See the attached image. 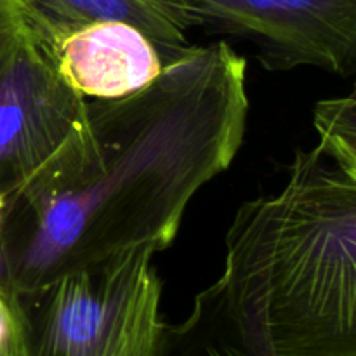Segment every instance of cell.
<instances>
[{
    "label": "cell",
    "mask_w": 356,
    "mask_h": 356,
    "mask_svg": "<svg viewBox=\"0 0 356 356\" xmlns=\"http://www.w3.org/2000/svg\"><path fill=\"white\" fill-rule=\"evenodd\" d=\"M197 24L250 40L270 70L356 73V0H169Z\"/></svg>",
    "instance_id": "277c9868"
},
{
    "label": "cell",
    "mask_w": 356,
    "mask_h": 356,
    "mask_svg": "<svg viewBox=\"0 0 356 356\" xmlns=\"http://www.w3.org/2000/svg\"><path fill=\"white\" fill-rule=\"evenodd\" d=\"M26 334L28 323L23 302L0 278V350Z\"/></svg>",
    "instance_id": "8fae6325"
},
{
    "label": "cell",
    "mask_w": 356,
    "mask_h": 356,
    "mask_svg": "<svg viewBox=\"0 0 356 356\" xmlns=\"http://www.w3.org/2000/svg\"><path fill=\"white\" fill-rule=\"evenodd\" d=\"M0 356H30L28 353V334L14 339L0 350Z\"/></svg>",
    "instance_id": "7c38bea8"
},
{
    "label": "cell",
    "mask_w": 356,
    "mask_h": 356,
    "mask_svg": "<svg viewBox=\"0 0 356 356\" xmlns=\"http://www.w3.org/2000/svg\"><path fill=\"white\" fill-rule=\"evenodd\" d=\"M3 209H6V207H3V205L0 204V226H2V216H3Z\"/></svg>",
    "instance_id": "4fadbf2b"
},
{
    "label": "cell",
    "mask_w": 356,
    "mask_h": 356,
    "mask_svg": "<svg viewBox=\"0 0 356 356\" xmlns=\"http://www.w3.org/2000/svg\"><path fill=\"white\" fill-rule=\"evenodd\" d=\"M155 254H118L21 299L30 356H159L165 323Z\"/></svg>",
    "instance_id": "3957f363"
},
{
    "label": "cell",
    "mask_w": 356,
    "mask_h": 356,
    "mask_svg": "<svg viewBox=\"0 0 356 356\" xmlns=\"http://www.w3.org/2000/svg\"><path fill=\"white\" fill-rule=\"evenodd\" d=\"M33 33L23 0H0V72Z\"/></svg>",
    "instance_id": "30bf717a"
},
{
    "label": "cell",
    "mask_w": 356,
    "mask_h": 356,
    "mask_svg": "<svg viewBox=\"0 0 356 356\" xmlns=\"http://www.w3.org/2000/svg\"><path fill=\"white\" fill-rule=\"evenodd\" d=\"M207 291L280 356H356V181L298 149L280 190L236 211Z\"/></svg>",
    "instance_id": "7a4b0ae2"
},
{
    "label": "cell",
    "mask_w": 356,
    "mask_h": 356,
    "mask_svg": "<svg viewBox=\"0 0 356 356\" xmlns=\"http://www.w3.org/2000/svg\"><path fill=\"white\" fill-rule=\"evenodd\" d=\"M316 148L356 181V80L346 96L322 99L313 110Z\"/></svg>",
    "instance_id": "9c48e42d"
},
{
    "label": "cell",
    "mask_w": 356,
    "mask_h": 356,
    "mask_svg": "<svg viewBox=\"0 0 356 356\" xmlns=\"http://www.w3.org/2000/svg\"><path fill=\"white\" fill-rule=\"evenodd\" d=\"M87 99L31 33L0 72V204L30 181L80 124Z\"/></svg>",
    "instance_id": "5b68a950"
},
{
    "label": "cell",
    "mask_w": 356,
    "mask_h": 356,
    "mask_svg": "<svg viewBox=\"0 0 356 356\" xmlns=\"http://www.w3.org/2000/svg\"><path fill=\"white\" fill-rule=\"evenodd\" d=\"M159 356H280L264 334L204 291L179 325H165Z\"/></svg>",
    "instance_id": "ba28073f"
},
{
    "label": "cell",
    "mask_w": 356,
    "mask_h": 356,
    "mask_svg": "<svg viewBox=\"0 0 356 356\" xmlns=\"http://www.w3.org/2000/svg\"><path fill=\"white\" fill-rule=\"evenodd\" d=\"M247 63L228 42L193 45L139 92L90 101L70 138L7 200L0 278L19 299L70 271L176 238L195 195L247 131Z\"/></svg>",
    "instance_id": "6da1fadb"
},
{
    "label": "cell",
    "mask_w": 356,
    "mask_h": 356,
    "mask_svg": "<svg viewBox=\"0 0 356 356\" xmlns=\"http://www.w3.org/2000/svg\"><path fill=\"white\" fill-rule=\"evenodd\" d=\"M35 37L103 21H120L145 31L156 44L163 61L190 51L186 30L193 17L169 0H23Z\"/></svg>",
    "instance_id": "52a82bcc"
},
{
    "label": "cell",
    "mask_w": 356,
    "mask_h": 356,
    "mask_svg": "<svg viewBox=\"0 0 356 356\" xmlns=\"http://www.w3.org/2000/svg\"><path fill=\"white\" fill-rule=\"evenodd\" d=\"M35 38L61 79L90 101L122 99L139 92L165 68L155 42L120 21L83 24Z\"/></svg>",
    "instance_id": "8992f818"
}]
</instances>
